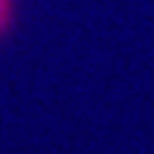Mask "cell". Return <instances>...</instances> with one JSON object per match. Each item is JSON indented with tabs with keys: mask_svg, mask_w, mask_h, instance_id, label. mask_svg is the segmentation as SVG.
<instances>
[{
	"mask_svg": "<svg viewBox=\"0 0 154 154\" xmlns=\"http://www.w3.org/2000/svg\"><path fill=\"white\" fill-rule=\"evenodd\" d=\"M5 16H8V3H5V0H0V27L5 24Z\"/></svg>",
	"mask_w": 154,
	"mask_h": 154,
	"instance_id": "cell-1",
	"label": "cell"
}]
</instances>
